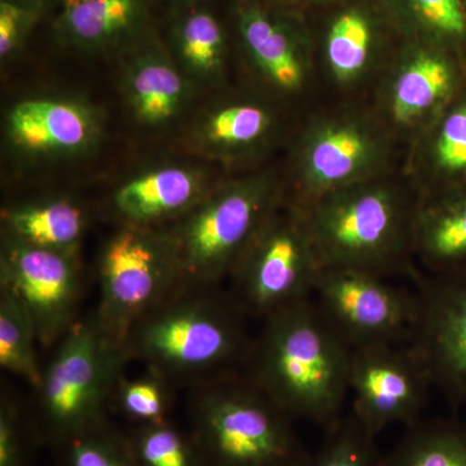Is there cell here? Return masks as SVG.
Listing matches in <instances>:
<instances>
[{"mask_svg": "<svg viewBox=\"0 0 466 466\" xmlns=\"http://www.w3.org/2000/svg\"><path fill=\"white\" fill-rule=\"evenodd\" d=\"M417 204L419 195L400 171L299 207L323 268L359 269L383 278L408 274L415 279Z\"/></svg>", "mask_w": 466, "mask_h": 466, "instance_id": "7a4b0ae2", "label": "cell"}, {"mask_svg": "<svg viewBox=\"0 0 466 466\" xmlns=\"http://www.w3.org/2000/svg\"><path fill=\"white\" fill-rule=\"evenodd\" d=\"M42 441L36 425L12 398L0 403V466H32L34 447Z\"/></svg>", "mask_w": 466, "mask_h": 466, "instance_id": "d6a6232c", "label": "cell"}, {"mask_svg": "<svg viewBox=\"0 0 466 466\" xmlns=\"http://www.w3.org/2000/svg\"><path fill=\"white\" fill-rule=\"evenodd\" d=\"M285 198L284 175L258 168L220 179L191 211L164 227L177 258L179 289L216 288L229 278Z\"/></svg>", "mask_w": 466, "mask_h": 466, "instance_id": "277c9868", "label": "cell"}, {"mask_svg": "<svg viewBox=\"0 0 466 466\" xmlns=\"http://www.w3.org/2000/svg\"><path fill=\"white\" fill-rule=\"evenodd\" d=\"M401 173L419 198L466 187V88L408 144Z\"/></svg>", "mask_w": 466, "mask_h": 466, "instance_id": "7402d4cb", "label": "cell"}, {"mask_svg": "<svg viewBox=\"0 0 466 466\" xmlns=\"http://www.w3.org/2000/svg\"><path fill=\"white\" fill-rule=\"evenodd\" d=\"M0 290L23 306L32 319L39 343L50 348L76 323L82 293L79 256L2 235Z\"/></svg>", "mask_w": 466, "mask_h": 466, "instance_id": "5bb4252c", "label": "cell"}, {"mask_svg": "<svg viewBox=\"0 0 466 466\" xmlns=\"http://www.w3.org/2000/svg\"><path fill=\"white\" fill-rule=\"evenodd\" d=\"M417 319L410 345L435 388L466 404V269L416 275Z\"/></svg>", "mask_w": 466, "mask_h": 466, "instance_id": "e0dca14e", "label": "cell"}, {"mask_svg": "<svg viewBox=\"0 0 466 466\" xmlns=\"http://www.w3.org/2000/svg\"><path fill=\"white\" fill-rule=\"evenodd\" d=\"M324 9L319 76L339 94L372 90L403 43L381 0H337Z\"/></svg>", "mask_w": 466, "mask_h": 466, "instance_id": "4fadbf2b", "label": "cell"}, {"mask_svg": "<svg viewBox=\"0 0 466 466\" xmlns=\"http://www.w3.org/2000/svg\"><path fill=\"white\" fill-rule=\"evenodd\" d=\"M130 360L126 346L113 339L94 314L76 321L58 341L36 390L41 440L55 449L106 420L113 392Z\"/></svg>", "mask_w": 466, "mask_h": 466, "instance_id": "52a82bcc", "label": "cell"}, {"mask_svg": "<svg viewBox=\"0 0 466 466\" xmlns=\"http://www.w3.org/2000/svg\"><path fill=\"white\" fill-rule=\"evenodd\" d=\"M148 0H60L58 42L87 54L133 50L149 33Z\"/></svg>", "mask_w": 466, "mask_h": 466, "instance_id": "44dd1931", "label": "cell"}, {"mask_svg": "<svg viewBox=\"0 0 466 466\" xmlns=\"http://www.w3.org/2000/svg\"><path fill=\"white\" fill-rule=\"evenodd\" d=\"M171 382L156 370L116 383L110 407L134 425L157 424L167 421L171 408Z\"/></svg>", "mask_w": 466, "mask_h": 466, "instance_id": "4dcf8cb0", "label": "cell"}, {"mask_svg": "<svg viewBox=\"0 0 466 466\" xmlns=\"http://www.w3.org/2000/svg\"><path fill=\"white\" fill-rule=\"evenodd\" d=\"M165 3L170 7L177 11V14H182V12L189 11V9H195L200 7L205 0H164Z\"/></svg>", "mask_w": 466, "mask_h": 466, "instance_id": "d590c367", "label": "cell"}, {"mask_svg": "<svg viewBox=\"0 0 466 466\" xmlns=\"http://www.w3.org/2000/svg\"><path fill=\"white\" fill-rule=\"evenodd\" d=\"M383 466H466V425L455 420L417 422L383 458Z\"/></svg>", "mask_w": 466, "mask_h": 466, "instance_id": "4316f807", "label": "cell"}, {"mask_svg": "<svg viewBox=\"0 0 466 466\" xmlns=\"http://www.w3.org/2000/svg\"><path fill=\"white\" fill-rule=\"evenodd\" d=\"M228 39L216 15L198 7L177 14L170 29L171 55L196 86L222 87L227 76Z\"/></svg>", "mask_w": 466, "mask_h": 466, "instance_id": "d4e9b609", "label": "cell"}, {"mask_svg": "<svg viewBox=\"0 0 466 466\" xmlns=\"http://www.w3.org/2000/svg\"><path fill=\"white\" fill-rule=\"evenodd\" d=\"M5 137L8 148L23 161H72L99 147L104 116L79 97H29L8 109Z\"/></svg>", "mask_w": 466, "mask_h": 466, "instance_id": "ac0fdd59", "label": "cell"}, {"mask_svg": "<svg viewBox=\"0 0 466 466\" xmlns=\"http://www.w3.org/2000/svg\"><path fill=\"white\" fill-rule=\"evenodd\" d=\"M305 466H383L376 437L350 412L327 429V437Z\"/></svg>", "mask_w": 466, "mask_h": 466, "instance_id": "1f68e13d", "label": "cell"}, {"mask_svg": "<svg viewBox=\"0 0 466 466\" xmlns=\"http://www.w3.org/2000/svg\"><path fill=\"white\" fill-rule=\"evenodd\" d=\"M42 11L0 0V60L7 63L25 45Z\"/></svg>", "mask_w": 466, "mask_h": 466, "instance_id": "836d02e7", "label": "cell"}, {"mask_svg": "<svg viewBox=\"0 0 466 466\" xmlns=\"http://www.w3.org/2000/svg\"><path fill=\"white\" fill-rule=\"evenodd\" d=\"M312 297L324 318L352 350L412 341L416 293L389 284L381 275L324 267Z\"/></svg>", "mask_w": 466, "mask_h": 466, "instance_id": "7c38bea8", "label": "cell"}, {"mask_svg": "<svg viewBox=\"0 0 466 466\" xmlns=\"http://www.w3.org/2000/svg\"><path fill=\"white\" fill-rule=\"evenodd\" d=\"M278 103L262 94L211 101L193 119L186 144L198 157L229 171L258 170L283 139Z\"/></svg>", "mask_w": 466, "mask_h": 466, "instance_id": "2e32d148", "label": "cell"}, {"mask_svg": "<svg viewBox=\"0 0 466 466\" xmlns=\"http://www.w3.org/2000/svg\"><path fill=\"white\" fill-rule=\"evenodd\" d=\"M251 342L247 379L290 419L329 429L350 392L352 349L312 299L266 318Z\"/></svg>", "mask_w": 466, "mask_h": 466, "instance_id": "6da1fadb", "label": "cell"}, {"mask_svg": "<svg viewBox=\"0 0 466 466\" xmlns=\"http://www.w3.org/2000/svg\"><path fill=\"white\" fill-rule=\"evenodd\" d=\"M400 144L368 104L312 116L291 140L288 198L299 207L370 180L400 173Z\"/></svg>", "mask_w": 466, "mask_h": 466, "instance_id": "5b68a950", "label": "cell"}, {"mask_svg": "<svg viewBox=\"0 0 466 466\" xmlns=\"http://www.w3.org/2000/svg\"><path fill=\"white\" fill-rule=\"evenodd\" d=\"M403 41L466 55V16L460 0H381Z\"/></svg>", "mask_w": 466, "mask_h": 466, "instance_id": "484cf974", "label": "cell"}, {"mask_svg": "<svg viewBox=\"0 0 466 466\" xmlns=\"http://www.w3.org/2000/svg\"><path fill=\"white\" fill-rule=\"evenodd\" d=\"M61 466H139L127 433L108 419L55 447Z\"/></svg>", "mask_w": 466, "mask_h": 466, "instance_id": "f546056e", "label": "cell"}, {"mask_svg": "<svg viewBox=\"0 0 466 466\" xmlns=\"http://www.w3.org/2000/svg\"><path fill=\"white\" fill-rule=\"evenodd\" d=\"M36 343L32 319L14 297L0 290V367L38 390L43 370L36 357Z\"/></svg>", "mask_w": 466, "mask_h": 466, "instance_id": "83f0119b", "label": "cell"}, {"mask_svg": "<svg viewBox=\"0 0 466 466\" xmlns=\"http://www.w3.org/2000/svg\"><path fill=\"white\" fill-rule=\"evenodd\" d=\"M268 5L284 11L294 12V14L305 16L309 11L324 9L336 3L337 0H265Z\"/></svg>", "mask_w": 466, "mask_h": 466, "instance_id": "e575fe53", "label": "cell"}, {"mask_svg": "<svg viewBox=\"0 0 466 466\" xmlns=\"http://www.w3.org/2000/svg\"><path fill=\"white\" fill-rule=\"evenodd\" d=\"M460 2H461L462 8H464L465 16H466V0H460Z\"/></svg>", "mask_w": 466, "mask_h": 466, "instance_id": "74e56055", "label": "cell"}, {"mask_svg": "<svg viewBox=\"0 0 466 466\" xmlns=\"http://www.w3.org/2000/svg\"><path fill=\"white\" fill-rule=\"evenodd\" d=\"M321 269L302 208L287 195L229 276L232 299L244 314L265 320L312 299Z\"/></svg>", "mask_w": 466, "mask_h": 466, "instance_id": "9c48e42d", "label": "cell"}, {"mask_svg": "<svg viewBox=\"0 0 466 466\" xmlns=\"http://www.w3.org/2000/svg\"><path fill=\"white\" fill-rule=\"evenodd\" d=\"M127 438L139 466H208L192 433L168 420L135 425Z\"/></svg>", "mask_w": 466, "mask_h": 466, "instance_id": "f1b7e54d", "label": "cell"}, {"mask_svg": "<svg viewBox=\"0 0 466 466\" xmlns=\"http://www.w3.org/2000/svg\"><path fill=\"white\" fill-rule=\"evenodd\" d=\"M3 2L16 3V5H25V7L38 9V11L45 12V9L47 7L50 0H3Z\"/></svg>", "mask_w": 466, "mask_h": 466, "instance_id": "8d00e7d4", "label": "cell"}, {"mask_svg": "<svg viewBox=\"0 0 466 466\" xmlns=\"http://www.w3.org/2000/svg\"><path fill=\"white\" fill-rule=\"evenodd\" d=\"M354 416L370 434L421 421L433 382L410 343L352 350L349 380Z\"/></svg>", "mask_w": 466, "mask_h": 466, "instance_id": "9a60e30c", "label": "cell"}, {"mask_svg": "<svg viewBox=\"0 0 466 466\" xmlns=\"http://www.w3.org/2000/svg\"><path fill=\"white\" fill-rule=\"evenodd\" d=\"M236 30L248 70L259 94L276 103L296 101L318 81L314 32L303 15L265 0H238Z\"/></svg>", "mask_w": 466, "mask_h": 466, "instance_id": "8fae6325", "label": "cell"}, {"mask_svg": "<svg viewBox=\"0 0 466 466\" xmlns=\"http://www.w3.org/2000/svg\"><path fill=\"white\" fill-rule=\"evenodd\" d=\"M220 179L208 167L162 164L118 184L109 198L116 226L167 227L204 200Z\"/></svg>", "mask_w": 466, "mask_h": 466, "instance_id": "d6986e66", "label": "cell"}, {"mask_svg": "<svg viewBox=\"0 0 466 466\" xmlns=\"http://www.w3.org/2000/svg\"><path fill=\"white\" fill-rule=\"evenodd\" d=\"M291 420L233 373L201 382L191 401V433L208 466H305L311 453Z\"/></svg>", "mask_w": 466, "mask_h": 466, "instance_id": "8992f818", "label": "cell"}, {"mask_svg": "<svg viewBox=\"0 0 466 466\" xmlns=\"http://www.w3.org/2000/svg\"><path fill=\"white\" fill-rule=\"evenodd\" d=\"M465 88L466 55L403 41L370 90L368 106L407 148Z\"/></svg>", "mask_w": 466, "mask_h": 466, "instance_id": "30bf717a", "label": "cell"}, {"mask_svg": "<svg viewBox=\"0 0 466 466\" xmlns=\"http://www.w3.org/2000/svg\"><path fill=\"white\" fill-rule=\"evenodd\" d=\"M122 95L137 125L159 130L175 124L191 106L193 84L171 52L152 35L126 54Z\"/></svg>", "mask_w": 466, "mask_h": 466, "instance_id": "ffe728a7", "label": "cell"}, {"mask_svg": "<svg viewBox=\"0 0 466 466\" xmlns=\"http://www.w3.org/2000/svg\"><path fill=\"white\" fill-rule=\"evenodd\" d=\"M242 315L216 288L177 289L135 325L126 349L131 360H142L171 382L232 375L251 345Z\"/></svg>", "mask_w": 466, "mask_h": 466, "instance_id": "3957f363", "label": "cell"}, {"mask_svg": "<svg viewBox=\"0 0 466 466\" xmlns=\"http://www.w3.org/2000/svg\"><path fill=\"white\" fill-rule=\"evenodd\" d=\"M413 254L431 274L466 269V187L419 198Z\"/></svg>", "mask_w": 466, "mask_h": 466, "instance_id": "cb8c5ba5", "label": "cell"}, {"mask_svg": "<svg viewBox=\"0 0 466 466\" xmlns=\"http://www.w3.org/2000/svg\"><path fill=\"white\" fill-rule=\"evenodd\" d=\"M88 226V208L66 195L17 202L2 211V235L75 256H79Z\"/></svg>", "mask_w": 466, "mask_h": 466, "instance_id": "603a6c76", "label": "cell"}, {"mask_svg": "<svg viewBox=\"0 0 466 466\" xmlns=\"http://www.w3.org/2000/svg\"><path fill=\"white\" fill-rule=\"evenodd\" d=\"M101 328L126 346L128 334L179 289L173 244L164 227L116 226L97 259Z\"/></svg>", "mask_w": 466, "mask_h": 466, "instance_id": "ba28073f", "label": "cell"}]
</instances>
